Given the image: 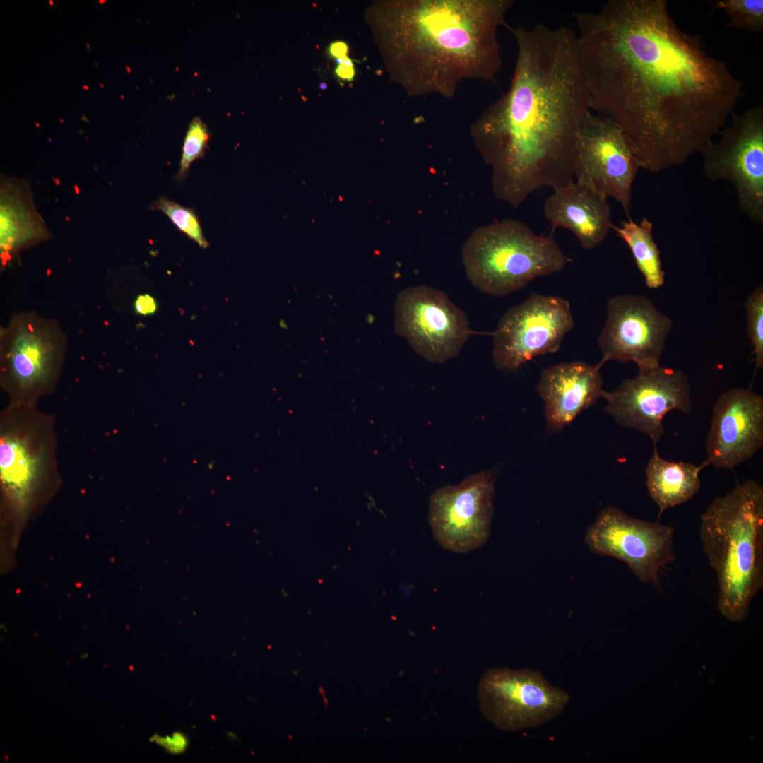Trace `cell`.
Here are the masks:
<instances>
[{
    "label": "cell",
    "instance_id": "6da1fadb",
    "mask_svg": "<svg viewBox=\"0 0 763 763\" xmlns=\"http://www.w3.org/2000/svg\"><path fill=\"white\" fill-rule=\"evenodd\" d=\"M590 108L624 134L640 168L659 173L702 153L743 83L684 32L666 0H610L576 14Z\"/></svg>",
    "mask_w": 763,
    "mask_h": 763
},
{
    "label": "cell",
    "instance_id": "7a4b0ae2",
    "mask_svg": "<svg viewBox=\"0 0 763 763\" xmlns=\"http://www.w3.org/2000/svg\"><path fill=\"white\" fill-rule=\"evenodd\" d=\"M508 30L517 46L509 87L471 133L492 170L495 196L517 207L540 187L574 181L579 134L591 108L576 32L543 23Z\"/></svg>",
    "mask_w": 763,
    "mask_h": 763
},
{
    "label": "cell",
    "instance_id": "3957f363",
    "mask_svg": "<svg viewBox=\"0 0 763 763\" xmlns=\"http://www.w3.org/2000/svg\"><path fill=\"white\" fill-rule=\"evenodd\" d=\"M513 0H402L374 11L395 78L412 97L451 98L463 81H491L502 59L497 31Z\"/></svg>",
    "mask_w": 763,
    "mask_h": 763
},
{
    "label": "cell",
    "instance_id": "277c9868",
    "mask_svg": "<svg viewBox=\"0 0 763 763\" xmlns=\"http://www.w3.org/2000/svg\"><path fill=\"white\" fill-rule=\"evenodd\" d=\"M703 549L718 579V607L745 620L763 587V487L754 480L715 498L701 516Z\"/></svg>",
    "mask_w": 763,
    "mask_h": 763
},
{
    "label": "cell",
    "instance_id": "5b68a950",
    "mask_svg": "<svg viewBox=\"0 0 763 763\" xmlns=\"http://www.w3.org/2000/svg\"><path fill=\"white\" fill-rule=\"evenodd\" d=\"M55 419L37 406H7L0 414L4 511L20 523L59 486Z\"/></svg>",
    "mask_w": 763,
    "mask_h": 763
},
{
    "label": "cell",
    "instance_id": "8992f818",
    "mask_svg": "<svg viewBox=\"0 0 763 763\" xmlns=\"http://www.w3.org/2000/svg\"><path fill=\"white\" fill-rule=\"evenodd\" d=\"M468 280L480 292L503 297L536 278L563 270L572 260L552 235H538L526 224L505 220L474 231L463 247Z\"/></svg>",
    "mask_w": 763,
    "mask_h": 763
},
{
    "label": "cell",
    "instance_id": "52a82bcc",
    "mask_svg": "<svg viewBox=\"0 0 763 763\" xmlns=\"http://www.w3.org/2000/svg\"><path fill=\"white\" fill-rule=\"evenodd\" d=\"M66 338L59 322L33 312L14 315L0 332V384L8 406H37L55 389Z\"/></svg>",
    "mask_w": 763,
    "mask_h": 763
},
{
    "label": "cell",
    "instance_id": "ba28073f",
    "mask_svg": "<svg viewBox=\"0 0 763 763\" xmlns=\"http://www.w3.org/2000/svg\"><path fill=\"white\" fill-rule=\"evenodd\" d=\"M721 137L701 153L702 171L711 181L726 180L734 187L738 207L748 219L763 225V106L732 114Z\"/></svg>",
    "mask_w": 763,
    "mask_h": 763
},
{
    "label": "cell",
    "instance_id": "9c48e42d",
    "mask_svg": "<svg viewBox=\"0 0 763 763\" xmlns=\"http://www.w3.org/2000/svg\"><path fill=\"white\" fill-rule=\"evenodd\" d=\"M480 709L495 726L517 731L540 726L559 715L568 693L550 685L538 670L492 668L478 686Z\"/></svg>",
    "mask_w": 763,
    "mask_h": 763
},
{
    "label": "cell",
    "instance_id": "30bf717a",
    "mask_svg": "<svg viewBox=\"0 0 763 763\" xmlns=\"http://www.w3.org/2000/svg\"><path fill=\"white\" fill-rule=\"evenodd\" d=\"M574 324L568 300L532 293L508 309L493 332L495 366L512 372L537 356L556 353Z\"/></svg>",
    "mask_w": 763,
    "mask_h": 763
},
{
    "label": "cell",
    "instance_id": "8fae6325",
    "mask_svg": "<svg viewBox=\"0 0 763 763\" xmlns=\"http://www.w3.org/2000/svg\"><path fill=\"white\" fill-rule=\"evenodd\" d=\"M395 331L426 360L442 363L456 356L470 335L466 314L439 290L418 285L397 297Z\"/></svg>",
    "mask_w": 763,
    "mask_h": 763
},
{
    "label": "cell",
    "instance_id": "7c38bea8",
    "mask_svg": "<svg viewBox=\"0 0 763 763\" xmlns=\"http://www.w3.org/2000/svg\"><path fill=\"white\" fill-rule=\"evenodd\" d=\"M673 533L670 526L609 507L588 528L585 542L594 553L625 562L640 581L658 584L662 568L675 559Z\"/></svg>",
    "mask_w": 763,
    "mask_h": 763
},
{
    "label": "cell",
    "instance_id": "4fadbf2b",
    "mask_svg": "<svg viewBox=\"0 0 763 763\" xmlns=\"http://www.w3.org/2000/svg\"><path fill=\"white\" fill-rule=\"evenodd\" d=\"M602 398L607 403L604 410L617 424L647 434L654 447L664 433L666 414L672 410L689 414L692 409L687 376L661 365L639 370L614 391H604Z\"/></svg>",
    "mask_w": 763,
    "mask_h": 763
},
{
    "label": "cell",
    "instance_id": "5bb4252c",
    "mask_svg": "<svg viewBox=\"0 0 763 763\" xmlns=\"http://www.w3.org/2000/svg\"><path fill=\"white\" fill-rule=\"evenodd\" d=\"M494 479L483 471L456 485L435 490L430 497L429 524L445 550L465 553L488 539L493 516Z\"/></svg>",
    "mask_w": 763,
    "mask_h": 763
},
{
    "label": "cell",
    "instance_id": "9a60e30c",
    "mask_svg": "<svg viewBox=\"0 0 763 763\" xmlns=\"http://www.w3.org/2000/svg\"><path fill=\"white\" fill-rule=\"evenodd\" d=\"M607 317L598 338L602 358L607 361L634 362L639 370L660 365L671 319L646 297L620 295L610 298Z\"/></svg>",
    "mask_w": 763,
    "mask_h": 763
},
{
    "label": "cell",
    "instance_id": "2e32d148",
    "mask_svg": "<svg viewBox=\"0 0 763 763\" xmlns=\"http://www.w3.org/2000/svg\"><path fill=\"white\" fill-rule=\"evenodd\" d=\"M639 168L622 131L590 110L579 134L574 180L614 199L629 218L632 185Z\"/></svg>",
    "mask_w": 763,
    "mask_h": 763
},
{
    "label": "cell",
    "instance_id": "e0dca14e",
    "mask_svg": "<svg viewBox=\"0 0 763 763\" xmlns=\"http://www.w3.org/2000/svg\"><path fill=\"white\" fill-rule=\"evenodd\" d=\"M762 445V396L741 388L723 392L713 408L702 465L729 469L751 459Z\"/></svg>",
    "mask_w": 763,
    "mask_h": 763
},
{
    "label": "cell",
    "instance_id": "ac0fdd59",
    "mask_svg": "<svg viewBox=\"0 0 763 763\" xmlns=\"http://www.w3.org/2000/svg\"><path fill=\"white\" fill-rule=\"evenodd\" d=\"M600 367L583 361L560 362L544 369L537 391L544 402L548 429L561 430L602 398Z\"/></svg>",
    "mask_w": 763,
    "mask_h": 763
},
{
    "label": "cell",
    "instance_id": "d6986e66",
    "mask_svg": "<svg viewBox=\"0 0 763 763\" xmlns=\"http://www.w3.org/2000/svg\"><path fill=\"white\" fill-rule=\"evenodd\" d=\"M543 214L553 229L569 230L588 250L600 244L613 226L608 198L576 180L554 189L545 201Z\"/></svg>",
    "mask_w": 763,
    "mask_h": 763
},
{
    "label": "cell",
    "instance_id": "ffe728a7",
    "mask_svg": "<svg viewBox=\"0 0 763 763\" xmlns=\"http://www.w3.org/2000/svg\"><path fill=\"white\" fill-rule=\"evenodd\" d=\"M51 234L34 205L29 184L4 176L0 185V252L3 264L20 251L49 239Z\"/></svg>",
    "mask_w": 763,
    "mask_h": 763
},
{
    "label": "cell",
    "instance_id": "44dd1931",
    "mask_svg": "<svg viewBox=\"0 0 763 763\" xmlns=\"http://www.w3.org/2000/svg\"><path fill=\"white\" fill-rule=\"evenodd\" d=\"M704 468L682 461H670L661 457L654 447L646 468V487L658 507V516L668 509L692 499L699 490V472Z\"/></svg>",
    "mask_w": 763,
    "mask_h": 763
},
{
    "label": "cell",
    "instance_id": "7402d4cb",
    "mask_svg": "<svg viewBox=\"0 0 763 763\" xmlns=\"http://www.w3.org/2000/svg\"><path fill=\"white\" fill-rule=\"evenodd\" d=\"M612 229L629 248L647 287L657 289L662 286L665 273L660 251L653 237V223L646 218L639 223L628 218L622 222L621 226L613 225Z\"/></svg>",
    "mask_w": 763,
    "mask_h": 763
},
{
    "label": "cell",
    "instance_id": "603a6c76",
    "mask_svg": "<svg viewBox=\"0 0 763 763\" xmlns=\"http://www.w3.org/2000/svg\"><path fill=\"white\" fill-rule=\"evenodd\" d=\"M150 208L166 215L178 230L201 248L208 247L209 243L204 236L200 219L193 208L183 206L165 196L159 197Z\"/></svg>",
    "mask_w": 763,
    "mask_h": 763
},
{
    "label": "cell",
    "instance_id": "cb8c5ba5",
    "mask_svg": "<svg viewBox=\"0 0 763 763\" xmlns=\"http://www.w3.org/2000/svg\"><path fill=\"white\" fill-rule=\"evenodd\" d=\"M712 4L727 13L728 28L758 33L763 31V0H719Z\"/></svg>",
    "mask_w": 763,
    "mask_h": 763
},
{
    "label": "cell",
    "instance_id": "d4e9b609",
    "mask_svg": "<svg viewBox=\"0 0 763 763\" xmlns=\"http://www.w3.org/2000/svg\"><path fill=\"white\" fill-rule=\"evenodd\" d=\"M210 138L207 125L199 117H194L184 136L179 169L175 177L176 181H183L192 163L205 155Z\"/></svg>",
    "mask_w": 763,
    "mask_h": 763
},
{
    "label": "cell",
    "instance_id": "484cf974",
    "mask_svg": "<svg viewBox=\"0 0 763 763\" xmlns=\"http://www.w3.org/2000/svg\"><path fill=\"white\" fill-rule=\"evenodd\" d=\"M747 331L753 346L756 371L763 366V287L759 285L748 297L745 305Z\"/></svg>",
    "mask_w": 763,
    "mask_h": 763
},
{
    "label": "cell",
    "instance_id": "4316f807",
    "mask_svg": "<svg viewBox=\"0 0 763 763\" xmlns=\"http://www.w3.org/2000/svg\"><path fill=\"white\" fill-rule=\"evenodd\" d=\"M150 741L155 743V744L171 755L184 753L189 745L188 738L184 733L180 731H175L166 735L155 734L150 738Z\"/></svg>",
    "mask_w": 763,
    "mask_h": 763
},
{
    "label": "cell",
    "instance_id": "83f0119b",
    "mask_svg": "<svg viewBox=\"0 0 763 763\" xmlns=\"http://www.w3.org/2000/svg\"><path fill=\"white\" fill-rule=\"evenodd\" d=\"M158 307L156 299L148 293L138 295L134 302V312L141 316L154 314L158 310Z\"/></svg>",
    "mask_w": 763,
    "mask_h": 763
},
{
    "label": "cell",
    "instance_id": "f1b7e54d",
    "mask_svg": "<svg viewBox=\"0 0 763 763\" xmlns=\"http://www.w3.org/2000/svg\"><path fill=\"white\" fill-rule=\"evenodd\" d=\"M335 73L336 76L342 80H353L355 74V69L350 59L348 58L343 61L339 62L335 69Z\"/></svg>",
    "mask_w": 763,
    "mask_h": 763
},
{
    "label": "cell",
    "instance_id": "f546056e",
    "mask_svg": "<svg viewBox=\"0 0 763 763\" xmlns=\"http://www.w3.org/2000/svg\"><path fill=\"white\" fill-rule=\"evenodd\" d=\"M348 52V46L344 42L337 41L332 42L329 47V54L336 59L338 63L348 59L347 57Z\"/></svg>",
    "mask_w": 763,
    "mask_h": 763
},
{
    "label": "cell",
    "instance_id": "4dcf8cb0",
    "mask_svg": "<svg viewBox=\"0 0 763 763\" xmlns=\"http://www.w3.org/2000/svg\"><path fill=\"white\" fill-rule=\"evenodd\" d=\"M82 88H83V89H84V90H88V87L87 85H83V86H82Z\"/></svg>",
    "mask_w": 763,
    "mask_h": 763
},
{
    "label": "cell",
    "instance_id": "1f68e13d",
    "mask_svg": "<svg viewBox=\"0 0 763 763\" xmlns=\"http://www.w3.org/2000/svg\"><path fill=\"white\" fill-rule=\"evenodd\" d=\"M49 4H50V5H54L53 1L52 0L49 1Z\"/></svg>",
    "mask_w": 763,
    "mask_h": 763
},
{
    "label": "cell",
    "instance_id": "d6a6232c",
    "mask_svg": "<svg viewBox=\"0 0 763 763\" xmlns=\"http://www.w3.org/2000/svg\"><path fill=\"white\" fill-rule=\"evenodd\" d=\"M99 2H105V1H99Z\"/></svg>",
    "mask_w": 763,
    "mask_h": 763
}]
</instances>
